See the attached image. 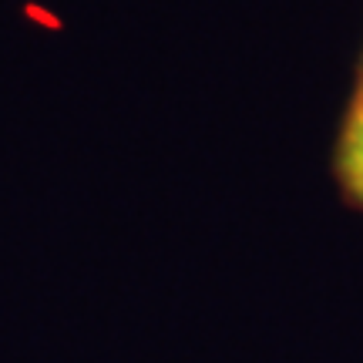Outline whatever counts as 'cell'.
I'll return each instance as SVG.
<instances>
[{"label": "cell", "mask_w": 363, "mask_h": 363, "mask_svg": "<svg viewBox=\"0 0 363 363\" xmlns=\"http://www.w3.org/2000/svg\"><path fill=\"white\" fill-rule=\"evenodd\" d=\"M340 175L357 199L363 202V115H353L343 142H340Z\"/></svg>", "instance_id": "cell-1"}, {"label": "cell", "mask_w": 363, "mask_h": 363, "mask_svg": "<svg viewBox=\"0 0 363 363\" xmlns=\"http://www.w3.org/2000/svg\"><path fill=\"white\" fill-rule=\"evenodd\" d=\"M353 115H363V78H360V94H357V111Z\"/></svg>", "instance_id": "cell-2"}]
</instances>
